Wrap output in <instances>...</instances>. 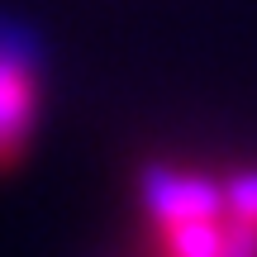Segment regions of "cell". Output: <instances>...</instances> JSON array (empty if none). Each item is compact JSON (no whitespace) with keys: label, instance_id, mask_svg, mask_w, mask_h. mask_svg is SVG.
<instances>
[{"label":"cell","instance_id":"6da1fadb","mask_svg":"<svg viewBox=\"0 0 257 257\" xmlns=\"http://www.w3.org/2000/svg\"><path fill=\"white\" fill-rule=\"evenodd\" d=\"M43 81L48 57L38 34L0 15V167H15L24 157L38 114H43Z\"/></svg>","mask_w":257,"mask_h":257}]
</instances>
